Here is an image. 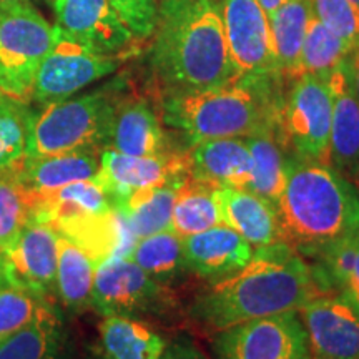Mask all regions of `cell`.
Returning a JSON list of instances; mask_svg holds the SVG:
<instances>
[{"instance_id": "cell-40", "label": "cell", "mask_w": 359, "mask_h": 359, "mask_svg": "<svg viewBox=\"0 0 359 359\" xmlns=\"http://www.w3.org/2000/svg\"><path fill=\"white\" fill-rule=\"evenodd\" d=\"M259 6L264 12H266V15H269L271 12H275L276 8H280L281 6H285V4H288L290 0H258Z\"/></svg>"}, {"instance_id": "cell-2", "label": "cell", "mask_w": 359, "mask_h": 359, "mask_svg": "<svg viewBox=\"0 0 359 359\" xmlns=\"http://www.w3.org/2000/svg\"><path fill=\"white\" fill-rule=\"evenodd\" d=\"M151 37L150 65L161 95L218 87L241 77L212 0H165Z\"/></svg>"}, {"instance_id": "cell-10", "label": "cell", "mask_w": 359, "mask_h": 359, "mask_svg": "<svg viewBox=\"0 0 359 359\" xmlns=\"http://www.w3.org/2000/svg\"><path fill=\"white\" fill-rule=\"evenodd\" d=\"M217 359H313L298 311H286L213 333Z\"/></svg>"}, {"instance_id": "cell-12", "label": "cell", "mask_w": 359, "mask_h": 359, "mask_svg": "<svg viewBox=\"0 0 359 359\" xmlns=\"http://www.w3.org/2000/svg\"><path fill=\"white\" fill-rule=\"evenodd\" d=\"M228 52L240 74H280L266 12L258 0H223L219 6Z\"/></svg>"}, {"instance_id": "cell-29", "label": "cell", "mask_w": 359, "mask_h": 359, "mask_svg": "<svg viewBox=\"0 0 359 359\" xmlns=\"http://www.w3.org/2000/svg\"><path fill=\"white\" fill-rule=\"evenodd\" d=\"M178 185L180 182L135 191L116 206L137 240L172 230V212Z\"/></svg>"}, {"instance_id": "cell-41", "label": "cell", "mask_w": 359, "mask_h": 359, "mask_svg": "<svg viewBox=\"0 0 359 359\" xmlns=\"http://www.w3.org/2000/svg\"><path fill=\"white\" fill-rule=\"evenodd\" d=\"M20 4H32V0H0V8L20 6Z\"/></svg>"}, {"instance_id": "cell-25", "label": "cell", "mask_w": 359, "mask_h": 359, "mask_svg": "<svg viewBox=\"0 0 359 359\" xmlns=\"http://www.w3.org/2000/svg\"><path fill=\"white\" fill-rule=\"evenodd\" d=\"M98 263L87 251L58 235V263L55 293L70 311H83L92 306V288Z\"/></svg>"}, {"instance_id": "cell-34", "label": "cell", "mask_w": 359, "mask_h": 359, "mask_svg": "<svg viewBox=\"0 0 359 359\" xmlns=\"http://www.w3.org/2000/svg\"><path fill=\"white\" fill-rule=\"evenodd\" d=\"M32 193L22 185L13 170L0 173V255L13 245L30 223Z\"/></svg>"}, {"instance_id": "cell-14", "label": "cell", "mask_w": 359, "mask_h": 359, "mask_svg": "<svg viewBox=\"0 0 359 359\" xmlns=\"http://www.w3.org/2000/svg\"><path fill=\"white\" fill-rule=\"evenodd\" d=\"M58 233L50 224L30 222L6 253L0 264L6 281L47 298L55 293Z\"/></svg>"}, {"instance_id": "cell-32", "label": "cell", "mask_w": 359, "mask_h": 359, "mask_svg": "<svg viewBox=\"0 0 359 359\" xmlns=\"http://www.w3.org/2000/svg\"><path fill=\"white\" fill-rule=\"evenodd\" d=\"M316 255L326 281L359 311V233L325 246Z\"/></svg>"}, {"instance_id": "cell-3", "label": "cell", "mask_w": 359, "mask_h": 359, "mask_svg": "<svg viewBox=\"0 0 359 359\" xmlns=\"http://www.w3.org/2000/svg\"><path fill=\"white\" fill-rule=\"evenodd\" d=\"M280 74H245L218 87L161 95L160 118L191 145L213 138H248L281 132Z\"/></svg>"}, {"instance_id": "cell-46", "label": "cell", "mask_w": 359, "mask_h": 359, "mask_svg": "<svg viewBox=\"0 0 359 359\" xmlns=\"http://www.w3.org/2000/svg\"><path fill=\"white\" fill-rule=\"evenodd\" d=\"M155 2H165V0H155Z\"/></svg>"}, {"instance_id": "cell-20", "label": "cell", "mask_w": 359, "mask_h": 359, "mask_svg": "<svg viewBox=\"0 0 359 359\" xmlns=\"http://www.w3.org/2000/svg\"><path fill=\"white\" fill-rule=\"evenodd\" d=\"M250 147L246 138H213L188 151V177L212 187L245 188L250 177Z\"/></svg>"}, {"instance_id": "cell-36", "label": "cell", "mask_w": 359, "mask_h": 359, "mask_svg": "<svg viewBox=\"0 0 359 359\" xmlns=\"http://www.w3.org/2000/svg\"><path fill=\"white\" fill-rule=\"evenodd\" d=\"M314 15L351 50L359 45V7L351 0H313Z\"/></svg>"}, {"instance_id": "cell-8", "label": "cell", "mask_w": 359, "mask_h": 359, "mask_svg": "<svg viewBox=\"0 0 359 359\" xmlns=\"http://www.w3.org/2000/svg\"><path fill=\"white\" fill-rule=\"evenodd\" d=\"M333 97L327 79L303 74L283 100L281 138L293 158L330 165Z\"/></svg>"}, {"instance_id": "cell-9", "label": "cell", "mask_w": 359, "mask_h": 359, "mask_svg": "<svg viewBox=\"0 0 359 359\" xmlns=\"http://www.w3.org/2000/svg\"><path fill=\"white\" fill-rule=\"evenodd\" d=\"M35 75L32 100L39 105L65 100L118 69L120 57L109 55L72 39L60 27Z\"/></svg>"}, {"instance_id": "cell-45", "label": "cell", "mask_w": 359, "mask_h": 359, "mask_svg": "<svg viewBox=\"0 0 359 359\" xmlns=\"http://www.w3.org/2000/svg\"><path fill=\"white\" fill-rule=\"evenodd\" d=\"M351 2H353V4H356V6L359 7V0H351Z\"/></svg>"}, {"instance_id": "cell-24", "label": "cell", "mask_w": 359, "mask_h": 359, "mask_svg": "<svg viewBox=\"0 0 359 359\" xmlns=\"http://www.w3.org/2000/svg\"><path fill=\"white\" fill-rule=\"evenodd\" d=\"M0 359H65L64 325L50 304L0 343Z\"/></svg>"}, {"instance_id": "cell-13", "label": "cell", "mask_w": 359, "mask_h": 359, "mask_svg": "<svg viewBox=\"0 0 359 359\" xmlns=\"http://www.w3.org/2000/svg\"><path fill=\"white\" fill-rule=\"evenodd\" d=\"M313 359H359V311L341 294L326 293L298 309Z\"/></svg>"}, {"instance_id": "cell-44", "label": "cell", "mask_w": 359, "mask_h": 359, "mask_svg": "<svg viewBox=\"0 0 359 359\" xmlns=\"http://www.w3.org/2000/svg\"><path fill=\"white\" fill-rule=\"evenodd\" d=\"M212 2H213V4H217V6L219 7V6H222V2H223V0H212Z\"/></svg>"}, {"instance_id": "cell-21", "label": "cell", "mask_w": 359, "mask_h": 359, "mask_svg": "<svg viewBox=\"0 0 359 359\" xmlns=\"http://www.w3.org/2000/svg\"><path fill=\"white\" fill-rule=\"evenodd\" d=\"M32 193V215L30 222L58 224L74 219L100 215L114 208L105 190L95 178L69 183L48 193Z\"/></svg>"}, {"instance_id": "cell-30", "label": "cell", "mask_w": 359, "mask_h": 359, "mask_svg": "<svg viewBox=\"0 0 359 359\" xmlns=\"http://www.w3.org/2000/svg\"><path fill=\"white\" fill-rule=\"evenodd\" d=\"M127 258L168 286L190 273L183 253V238L172 230L137 240Z\"/></svg>"}, {"instance_id": "cell-6", "label": "cell", "mask_w": 359, "mask_h": 359, "mask_svg": "<svg viewBox=\"0 0 359 359\" xmlns=\"http://www.w3.org/2000/svg\"><path fill=\"white\" fill-rule=\"evenodd\" d=\"M55 27L32 4L0 8V93L29 103Z\"/></svg>"}, {"instance_id": "cell-17", "label": "cell", "mask_w": 359, "mask_h": 359, "mask_svg": "<svg viewBox=\"0 0 359 359\" xmlns=\"http://www.w3.org/2000/svg\"><path fill=\"white\" fill-rule=\"evenodd\" d=\"M188 271L208 281L219 280L243 268L253 258L255 246L226 224L183 238Z\"/></svg>"}, {"instance_id": "cell-37", "label": "cell", "mask_w": 359, "mask_h": 359, "mask_svg": "<svg viewBox=\"0 0 359 359\" xmlns=\"http://www.w3.org/2000/svg\"><path fill=\"white\" fill-rule=\"evenodd\" d=\"M135 39L151 37L158 22L155 0H109Z\"/></svg>"}, {"instance_id": "cell-11", "label": "cell", "mask_w": 359, "mask_h": 359, "mask_svg": "<svg viewBox=\"0 0 359 359\" xmlns=\"http://www.w3.org/2000/svg\"><path fill=\"white\" fill-rule=\"evenodd\" d=\"M188 177V151H168L151 156L125 155L103 148L100 167L93 178L100 183L116 208L135 191L182 182Z\"/></svg>"}, {"instance_id": "cell-5", "label": "cell", "mask_w": 359, "mask_h": 359, "mask_svg": "<svg viewBox=\"0 0 359 359\" xmlns=\"http://www.w3.org/2000/svg\"><path fill=\"white\" fill-rule=\"evenodd\" d=\"M118 98L114 87H103L42 105L40 111H32L27 156L35 158L85 148L103 150Z\"/></svg>"}, {"instance_id": "cell-33", "label": "cell", "mask_w": 359, "mask_h": 359, "mask_svg": "<svg viewBox=\"0 0 359 359\" xmlns=\"http://www.w3.org/2000/svg\"><path fill=\"white\" fill-rule=\"evenodd\" d=\"M32 110L25 102L0 93V173L15 170L27 156Z\"/></svg>"}, {"instance_id": "cell-38", "label": "cell", "mask_w": 359, "mask_h": 359, "mask_svg": "<svg viewBox=\"0 0 359 359\" xmlns=\"http://www.w3.org/2000/svg\"><path fill=\"white\" fill-rule=\"evenodd\" d=\"M160 359H208V356L190 341H173L165 346Z\"/></svg>"}, {"instance_id": "cell-4", "label": "cell", "mask_w": 359, "mask_h": 359, "mask_svg": "<svg viewBox=\"0 0 359 359\" xmlns=\"http://www.w3.org/2000/svg\"><path fill=\"white\" fill-rule=\"evenodd\" d=\"M276 213L281 243L316 255L359 233V191L331 165L290 158Z\"/></svg>"}, {"instance_id": "cell-15", "label": "cell", "mask_w": 359, "mask_h": 359, "mask_svg": "<svg viewBox=\"0 0 359 359\" xmlns=\"http://www.w3.org/2000/svg\"><path fill=\"white\" fill-rule=\"evenodd\" d=\"M57 27L93 50L118 55L135 42L109 0H53Z\"/></svg>"}, {"instance_id": "cell-35", "label": "cell", "mask_w": 359, "mask_h": 359, "mask_svg": "<svg viewBox=\"0 0 359 359\" xmlns=\"http://www.w3.org/2000/svg\"><path fill=\"white\" fill-rule=\"evenodd\" d=\"M47 303V298L4 280L0 286V343L29 325Z\"/></svg>"}, {"instance_id": "cell-27", "label": "cell", "mask_w": 359, "mask_h": 359, "mask_svg": "<svg viewBox=\"0 0 359 359\" xmlns=\"http://www.w3.org/2000/svg\"><path fill=\"white\" fill-rule=\"evenodd\" d=\"M313 15V0H290L268 15L281 77H296L303 40Z\"/></svg>"}, {"instance_id": "cell-23", "label": "cell", "mask_w": 359, "mask_h": 359, "mask_svg": "<svg viewBox=\"0 0 359 359\" xmlns=\"http://www.w3.org/2000/svg\"><path fill=\"white\" fill-rule=\"evenodd\" d=\"M105 359H160L167 341L140 320L103 316L98 326Z\"/></svg>"}, {"instance_id": "cell-16", "label": "cell", "mask_w": 359, "mask_h": 359, "mask_svg": "<svg viewBox=\"0 0 359 359\" xmlns=\"http://www.w3.org/2000/svg\"><path fill=\"white\" fill-rule=\"evenodd\" d=\"M327 83L333 97L330 165L354 185L359 170V98L348 57L331 72Z\"/></svg>"}, {"instance_id": "cell-31", "label": "cell", "mask_w": 359, "mask_h": 359, "mask_svg": "<svg viewBox=\"0 0 359 359\" xmlns=\"http://www.w3.org/2000/svg\"><path fill=\"white\" fill-rule=\"evenodd\" d=\"M351 52V47L343 39L331 32L316 15H313L303 40L296 77L313 74L327 79Z\"/></svg>"}, {"instance_id": "cell-18", "label": "cell", "mask_w": 359, "mask_h": 359, "mask_svg": "<svg viewBox=\"0 0 359 359\" xmlns=\"http://www.w3.org/2000/svg\"><path fill=\"white\" fill-rule=\"evenodd\" d=\"M105 148L135 156L172 151L160 114L147 100L137 97L118 98Z\"/></svg>"}, {"instance_id": "cell-42", "label": "cell", "mask_w": 359, "mask_h": 359, "mask_svg": "<svg viewBox=\"0 0 359 359\" xmlns=\"http://www.w3.org/2000/svg\"><path fill=\"white\" fill-rule=\"evenodd\" d=\"M6 278H4V271H2V264H0V286H2V283Z\"/></svg>"}, {"instance_id": "cell-1", "label": "cell", "mask_w": 359, "mask_h": 359, "mask_svg": "<svg viewBox=\"0 0 359 359\" xmlns=\"http://www.w3.org/2000/svg\"><path fill=\"white\" fill-rule=\"evenodd\" d=\"M331 293L298 251L285 243L257 248L253 258L231 275L210 281L190 306L201 327L217 333L240 323L298 311Z\"/></svg>"}, {"instance_id": "cell-26", "label": "cell", "mask_w": 359, "mask_h": 359, "mask_svg": "<svg viewBox=\"0 0 359 359\" xmlns=\"http://www.w3.org/2000/svg\"><path fill=\"white\" fill-rule=\"evenodd\" d=\"M250 147V177L246 190L257 193L276 206L286 178L285 143L281 132L268 130L246 138Z\"/></svg>"}, {"instance_id": "cell-22", "label": "cell", "mask_w": 359, "mask_h": 359, "mask_svg": "<svg viewBox=\"0 0 359 359\" xmlns=\"http://www.w3.org/2000/svg\"><path fill=\"white\" fill-rule=\"evenodd\" d=\"M100 148H85L35 158L25 156L13 172L29 191L48 193L69 183L95 177L100 167Z\"/></svg>"}, {"instance_id": "cell-28", "label": "cell", "mask_w": 359, "mask_h": 359, "mask_svg": "<svg viewBox=\"0 0 359 359\" xmlns=\"http://www.w3.org/2000/svg\"><path fill=\"white\" fill-rule=\"evenodd\" d=\"M217 187L190 177L180 182L172 212V231L185 238L223 224L217 200Z\"/></svg>"}, {"instance_id": "cell-43", "label": "cell", "mask_w": 359, "mask_h": 359, "mask_svg": "<svg viewBox=\"0 0 359 359\" xmlns=\"http://www.w3.org/2000/svg\"><path fill=\"white\" fill-rule=\"evenodd\" d=\"M354 187H356V190L359 191V170H358V177H356V182H354Z\"/></svg>"}, {"instance_id": "cell-39", "label": "cell", "mask_w": 359, "mask_h": 359, "mask_svg": "<svg viewBox=\"0 0 359 359\" xmlns=\"http://www.w3.org/2000/svg\"><path fill=\"white\" fill-rule=\"evenodd\" d=\"M348 64H349V70H351L354 90H356V95L359 98V45L348 55Z\"/></svg>"}, {"instance_id": "cell-19", "label": "cell", "mask_w": 359, "mask_h": 359, "mask_svg": "<svg viewBox=\"0 0 359 359\" xmlns=\"http://www.w3.org/2000/svg\"><path fill=\"white\" fill-rule=\"evenodd\" d=\"M217 200L223 224L235 230L255 248L280 241L276 206L241 187H217Z\"/></svg>"}, {"instance_id": "cell-7", "label": "cell", "mask_w": 359, "mask_h": 359, "mask_svg": "<svg viewBox=\"0 0 359 359\" xmlns=\"http://www.w3.org/2000/svg\"><path fill=\"white\" fill-rule=\"evenodd\" d=\"M92 306L103 316L168 318L178 311L172 286L150 276L127 257L98 263L93 278Z\"/></svg>"}]
</instances>
